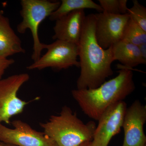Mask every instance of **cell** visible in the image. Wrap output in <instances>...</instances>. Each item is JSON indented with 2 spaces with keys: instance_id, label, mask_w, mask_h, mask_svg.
Segmentation results:
<instances>
[{
  "instance_id": "9",
  "label": "cell",
  "mask_w": 146,
  "mask_h": 146,
  "mask_svg": "<svg viewBox=\"0 0 146 146\" xmlns=\"http://www.w3.org/2000/svg\"><path fill=\"white\" fill-rule=\"evenodd\" d=\"M127 106L121 101L112 105L101 115L96 126L92 143L94 146H108L113 136L122 127Z\"/></svg>"
},
{
  "instance_id": "5",
  "label": "cell",
  "mask_w": 146,
  "mask_h": 146,
  "mask_svg": "<svg viewBox=\"0 0 146 146\" xmlns=\"http://www.w3.org/2000/svg\"><path fill=\"white\" fill-rule=\"evenodd\" d=\"M47 52L37 61L27 67L30 70H39L47 68L56 70L67 69L76 66L80 68L78 47L77 45L70 42L56 40L53 43L45 45Z\"/></svg>"
},
{
  "instance_id": "13",
  "label": "cell",
  "mask_w": 146,
  "mask_h": 146,
  "mask_svg": "<svg viewBox=\"0 0 146 146\" xmlns=\"http://www.w3.org/2000/svg\"><path fill=\"white\" fill-rule=\"evenodd\" d=\"M114 61L117 60L124 66L131 69L141 64H146L138 46L121 41L110 47Z\"/></svg>"
},
{
  "instance_id": "18",
  "label": "cell",
  "mask_w": 146,
  "mask_h": 146,
  "mask_svg": "<svg viewBox=\"0 0 146 146\" xmlns=\"http://www.w3.org/2000/svg\"><path fill=\"white\" fill-rule=\"evenodd\" d=\"M14 63L15 60L12 58L9 59L8 58L0 57V80L2 79L3 76L6 70Z\"/></svg>"
},
{
  "instance_id": "10",
  "label": "cell",
  "mask_w": 146,
  "mask_h": 146,
  "mask_svg": "<svg viewBox=\"0 0 146 146\" xmlns=\"http://www.w3.org/2000/svg\"><path fill=\"white\" fill-rule=\"evenodd\" d=\"M146 121V106L136 100L126 110L122 125L124 132L122 146L146 145L144 131Z\"/></svg>"
},
{
  "instance_id": "6",
  "label": "cell",
  "mask_w": 146,
  "mask_h": 146,
  "mask_svg": "<svg viewBox=\"0 0 146 146\" xmlns=\"http://www.w3.org/2000/svg\"><path fill=\"white\" fill-rule=\"evenodd\" d=\"M29 79L28 74L21 73L0 80V123H10L11 118L24 111L29 102L18 98L17 94Z\"/></svg>"
},
{
  "instance_id": "14",
  "label": "cell",
  "mask_w": 146,
  "mask_h": 146,
  "mask_svg": "<svg viewBox=\"0 0 146 146\" xmlns=\"http://www.w3.org/2000/svg\"><path fill=\"white\" fill-rule=\"evenodd\" d=\"M85 9H95L103 12L99 4L91 0H62L60 5L50 15L49 18L51 21H56L68 13L75 11Z\"/></svg>"
},
{
  "instance_id": "17",
  "label": "cell",
  "mask_w": 146,
  "mask_h": 146,
  "mask_svg": "<svg viewBox=\"0 0 146 146\" xmlns=\"http://www.w3.org/2000/svg\"><path fill=\"white\" fill-rule=\"evenodd\" d=\"M133 6L128 9V14L130 19L146 32V7L136 0H133Z\"/></svg>"
},
{
  "instance_id": "8",
  "label": "cell",
  "mask_w": 146,
  "mask_h": 146,
  "mask_svg": "<svg viewBox=\"0 0 146 146\" xmlns=\"http://www.w3.org/2000/svg\"><path fill=\"white\" fill-rule=\"evenodd\" d=\"M95 34L97 42L107 49L121 41L129 17L128 13L114 15L100 12L95 14Z\"/></svg>"
},
{
  "instance_id": "20",
  "label": "cell",
  "mask_w": 146,
  "mask_h": 146,
  "mask_svg": "<svg viewBox=\"0 0 146 146\" xmlns=\"http://www.w3.org/2000/svg\"><path fill=\"white\" fill-rule=\"evenodd\" d=\"M80 146H94L92 143V141H89V142H86L84 143H83L81 144Z\"/></svg>"
},
{
  "instance_id": "21",
  "label": "cell",
  "mask_w": 146,
  "mask_h": 146,
  "mask_svg": "<svg viewBox=\"0 0 146 146\" xmlns=\"http://www.w3.org/2000/svg\"><path fill=\"white\" fill-rule=\"evenodd\" d=\"M0 146H17L14 145H11V144L5 143H2V142H1V145H0Z\"/></svg>"
},
{
  "instance_id": "2",
  "label": "cell",
  "mask_w": 146,
  "mask_h": 146,
  "mask_svg": "<svg viewBox=\"0 0 146 146\" xmlns=\"http://www.w3.org/2000/svg\"><path fill=\"white\" fill-rule=\"evenodd\" d=\"M116 77L93 89H74L73 98L85 115L98 121L108 108L123 101L135 90L133 72L124 67Z\"/></svg>"
},
{
  "instance_id": "7",
  "label": "cell",
  "mask_w": 146,
  "mask_h": 146,
  "mask_svg": "<svg viewBox=\"0 0 146 146\" xmlns=\"http://www.w3.org/2000/svg\"><path fill=\"white\" fill-rule=\"evenodd\" d=\"M13 128L0 123V141L17 146H54V141L44 132L33 129L21 120L11 122Z\"/></svg>"
},
{
  "instance_id": "11",
  "label": "cell",
  "mask_w": 146,
  "mask_h": 146,
  "mask_svg": "<svg viewBox=\"0 0 146 146\" xmlns=\"http://www.w3.org/2000/svg\"><path fill=\"white\" fill-rule=\"evenodd\" d=\"M84 9L75 11L55 21L52 39L78 45L86 18Z\"/></svg>"
},
{
  "instance_id": "15",
  "label": "cell",
  "mask_w": 146,
  "mask_h": 146,
  "mask_svg": "<svg viewBox=\"0 0 146 146\" xmlns=\"http://www.w3.org/2000/svg\"><path fill=\"white\" fill-rule=\"evenodd\" d=\"M121 41L139 46L146 43V32L129 18L126 25Z\"/></svg>"
},
{
  "instance_id": "24",
  "label": "cell",
  "mask_w": 146,
  "mask_h": 146,
  "mask_svg": "<svg viewBox=\"0 0 146 146\" xmlns=\"http://www.w3.org/2000/svg\"><path fill=\"white\" fill-rule=\"evenodd\" d=\"M54 146H57V145H55Z\"/></svg>"
},
{
  "instance_id": "4",
  "label": "cell",
  "mask_w": 146,
  "mask_h": 146,
  "mask_svg": "<svg viewBox=\"0 0 146 146\" xmlns=\"http://www.w3.org/2000/svg\"><path fill=\"white\" fill-rule=\"evenodd\" d=\"M22 9L20 11L22 21L17 27L19 33L24 34L27 29L31 33L33 48L31 58L33 62L41 57L46 44L40 42L39 28L41 23L55 11L60 5L58 1L48 0H21Z\"/></svg>"
},
{
  "instance_id": "19",
  "label": "cell",
  "mask_w": 146,
  "mask_h": 146,
  "mask_svg": "<svg viewBox=\"0 0 146 146\" xmlns=\"http://www.w3.org/2000/svg\"><path fill=\"white\" fill-rule=\"evenodd\" d=\"M138 48L142 57L146 60V43L139 45Z\"/></svg>"
},
{
  "instance_id": "3",
  "label": "cell",
  "mask_w": 146,
  "mask_h": 146,
  "mask_svg": "<svg viewBox=\"0 0 146 146\" xmlns=\"http://www.w3.org/2000/svg\"><path fill=\"white\" fill-rule=\"evenodd\" d=\"M45 135L57 146H80L92 141L96 125L94 121L84 124L68 106H63L60 114L52 115L48 121L40 124Z\"/></svg>"
},
{
  "instance_id": "22",
  "label": "cell",
  "mask_w": 146,
  "mask_h": 146,
  "mask_svg": "<svg viewBox=\"0 0 146 146\" xmlns=\"http://www.w3.org/2000/svg\"><path fill=\"white\" fill-rule=\"evenodd\" d=\"M4 14V11L3 10H0V16L2 15H3Z\"/></svg>"
},
{
  "instance_id": "12",
  "label": "cell",
  "mask_w": 146,
  "mask_h": 146,
  "mask_svg": "<svg viewBox=\"0 0 146 146\" xmlns=\"http://www.w3.org/2000/svg\"><path fill=\"white\" fill-rule=\"evenodd\" d=\"M19 36L11 26L9 19L3 15L0 16V57L9 56L19 53H25Z\"/></svg>"
},
{
  "instance_id": "25",
  "label": "cell",
  "mask_w": 146,
  "mask_h": 146,
  "mask_svg": "<svg viewBox=\"0 0 146 146\" xmlns=\"http://www.w3.org/2000/svg\"><path fill=\"white\" fill-rule=\"evenodd\" d=\"M145 146H146V145H145Z\"/></svg>"
},
{
  "instance_id": "23",
  "label": "cell",
  "mask_w": 146,
  "mask_h": 146,
  "mask_svg": "<svg viewBox=\"0 0 146 146\" xmlns=\"http://www.w3.org/2000/svg\"><path fill=\"white\" fill-rule=\"evenodd\" d=\"M1 141H0V145H1Z\"/></svg>"
},
{
  "instance_id": "1",
  "label": "cell",
  "mask_w": 146,
  "mask_h": 146,
  "mask_svg": "<svg viewBox=\"0 0 146 146\" xmlns=\"http://www.w3.org/2000/svg\"><path fill=\"white\" fill-rule=\"evenodd\" d=\"M95 28V14L87 15L78 45L81 72L77 81V89L96 88L113 74L111 48L104 49L99 45Z\"/></svg>"
},
{
  "instance_id": "16",
  "label": "cell",
  "mask_w": 146,
  "mask_h": 146,
  "mask_svg": "<svg viewBox=\"0 0 146 146\" xmlns=\"http://www.w3.org/2000/svg\"><path fill=\"white\" fill-rule=\"evenodd\" d=\"M103 12L114 14L122 15L127 13V0H99Z\"/></svg>"
}]
</instances>
